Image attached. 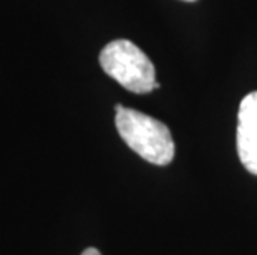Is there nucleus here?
I'll list each match as a JSON object with an SVG mask.
<instances>
[{"label": "nucleus", "mask_w": 257, "mask_h": 255, "mask_svg": "<svg viewBox=\"0 0 257 255\" xmlns=\"http://www.w3.org/2000/svg\"><path fill=\"white\" fill-rule=\"evenodd\" d=\"M114 124L121 139L136 154L156 166H168L174 157V141L165 123L141 111L114 106Z\"/></svg>", "instance_id": "1"}, {"label": "nucleus", "mask_w": 257, "mask_h": 255, "mask_svg": "<svg viewBox=\"0 0 257 255\" xmlns=\"http://www.w3.org/2000/svg\"><path fill=\"white\" fill-rule=\"evenodd\" d=\"M100 65L108 77L116 80L131 93L145 95L160 88L155 65L133 42L113 40L100 53Z\"/></svg>", "instance_id": "2"}, {"label": "nucleus", "mask_w": 257, "mask_h": 255, "mask_svg": "<svg viewBox=\"0 0 257 255\" xmlns=\"http://www.w3.org/2000/svg\"><path fill=\"white\" fill-rule=\"evenodd\" d=\"M237 154L242 166L257 176V91L240 101L237 113Z\"/></svg>", "instance_id": "3"}, {"label": "nucleus", "mask_w": 257, "mask_h": 255, "mask_svg": "<svg viewBox=\"0 0 257 255\" xmlns=\"http://www.w3.org/2000/svg\"><path fill=\"white\" fill-rule=\"evenodd\" d=\"M81 255H101V253H100V250H98V248L90 247V248H86V250L81 252Z\"/></svg>", "instance_id": "4"}, {"label": "nucleus", "mask_w": 257, "mask_h": 255, "mask_svg": "<svg viewBox=\"0 0 257 255\" xmlns=\"http://www.w3.org/2000/svg\"><path fill=\"white\" fill-rule=\"evenodd\" d=\"M183 2H196V0H183Z\"/></svg>", "instance_id": "5"}]
</instances>
